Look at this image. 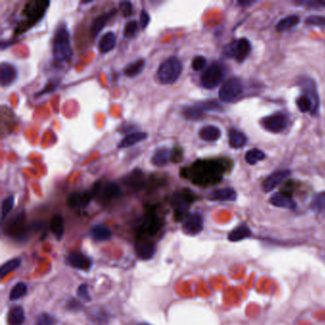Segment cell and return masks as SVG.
I'll list each match as a JSON object with an SVG mask.
<instances>
[{
    "label": "cell",
    "instance_id": "28",
    "mask_svg": "<svg viewBox=\"0 0 325 325\" xmlns=\"http://www.w3.org/2000/svg\"><path fill=\"white\" fill-rule=\"evenodd\" d=\"M8 325H22L25 322V312L21 306H14L10 309L7 318Z\"/></svg>",
    "mask_w": 325,
    "mask_h": 325
},
{
    "label": "cell",
    "instance_id": "35",
    "mask_svg": "<svg viewBox=\"0 0 325 325\" xmlns=\"http://www.w3.org/2000/svg\"><path fill=\"white\" fill-rule=\"evenodd\" d=\"M144 67H145V60L143 58H140L127 65L124 69V73L128 77H135L142 72Z\"/></svg>",
    "mask_w": 325,
    "mask_h": 325
},
{
    "label": "cell",
    "instance_id": "45",
    "mask_svg": "<svg viewBox=\"0 0 325 325\" xmlns=\"http://www.w3.org/2000/svg\"><path fill=\"white\" fill-rule=\"evenodd\" d=\"M119 9L122 13V15L125 18H128L132 16L133 14V5L130 1H122L119 3Z\"/></svg>",
    "mask_w": 325,
    "mask_h": 325
},
{
    "label": "cell",
    "instance_id": "16",
    "mask_svg": "<svg viewBox=\"0 0 325 325\" xmlns=\"http://www.w3.org/2000/svg\"><path fill=\"white\" fill-rule=\"evenodd\" d=\"M66 263L74 269L82 271H89L92 268V260L87 255L78 252H72L67 255Z\"/></svg>",
    "mask_w": 325,
    "mask_h": 325
},
{
    "label": "cell",
    "instance_id": "7",
    "mask_svg": "<svg viewBox=\"0 0 325 325\" xmlns=\"http://www.w3.org/2000/svg\"><path fill=\"white\" fill-rule=\"evenodd\" d=\"M31 228V226L29 227L25 223V213L19 212L8 221L6 225V234L18 240H25L29 236Z\"/></svg>",
    "mask_w": 325,
    "mask_h": 325
},
{
    "label": "cell",
    "instance_id": "21",
    "mask_svg": "<svg viewBox=\"0 0 325 325\" xmlns=\"http://www.w3.org/2000/svg\"><path fill=\"white\" fill-rule=\"evenodd\" d=\"M207 199L211 201H234L236 199V193L232 188H222L212 191Z\"/></svg>",
    "mask_w": 325,
    "mask_h": 325
},
{
    "label": "cell",
    "instance_id": "11",
    "mask_svg": "<svg viewBox=\"0 0 325 325\" xmlns=\"http://www.w3.org/2000/svg\"><path fill=\"white\" fill-rule=\"evenodd\" d=\"M287 117L283 114L277 113L261 119V126L268 132L278 134L283 132L287 127Z\"/></svg>",
    "mask_w": 325,
    "mask_h": 325
},
{
    "label": "cell",
    "instance_id": "41",
    "mask_svg": "<svg viewBox=\"0 0 325 325\" xmlns=\"http://www.w3.org/2000/svg\"><path fill=\"white\" fill-rule=\"evenodd\" d=\"M15 204V199L13 196L7 197L3 201H2V207H1V218L4 220L6 217L10 214V212L14 208Z\"/></svg>",
    "mask_w": 325,
    "mask_h": 325
},
{
    "label": "cell",
    "instance_id": "5",
    "mask_svg": "<svg viewBox=\"0 0 325 325\" xmlns=\"http://www.w3.org/2000/svg\"><path fill=\"white\" fill-rule=\"evenodd\" d=\"M252 51V45L246 38L233 40L223 48V53L227 57L234 58L237 62L244 61Z\"/></svg>",
    "mask_w": 325,
    "mask_h": 325
},
{
    "label": "cell",
    "instance_id": "44",
    "mask_svg": "<svg viewBox=\"0 0 325 325\" xmlns=\"http://www.w3.org/2000/svg\"><path fill=\"white\" fill-rule=\"evenodd\" d=\"M183 159V153H182V149L180 147H175L171 150V154H170V161L172 162L179 163L181 162Z\"/></svg>",
    "mask_w": 325,
    "mask_h": 325
},
{
    "label": "cell",
    "instance_id": "4",
    "mask_svg": "<svg viewBox=\"0 0 325 325\" xmlns=\"http://www.w3.org/2000/svg\"><path fill=\"white\" fill-rule=\"evenodd\" d=\"M225 75V66L220 62H213L201 74V84L204 88L212 90L217 88Z\"/></svg>",
    "mask_w": 325,
    "mask_h": 325
},
{
    "label": "cell",
    "instance_id": "19",
    "mask_svg": "<svg viewBox=\"0 0 325 325\" xmlns=\"http://www.w3.org/2000/svg\"><path fill=\"white\" fill-rule=\"evenodd\" d=\"M0 75H1V85L3 87L12 85L18 76L17 69L14 65L8 62H2L0 65Z\"/></svg>",
    "mask_w": 325,
    "mask_h": 325
},
{
    "label": "cell",
    "instance_id": "23",
    "mask_svg": "<svg viewBox=\"0 0 325 325\" xmlns=\"http://www.w3.org/2000/svg\"><path fill=\"white\" fill-rule=\"evenodd\" d=\"M296 103H297V106H298L299 110L302 113L311 112L313 115L318 114L319 107L316 105V103L313 101V99L305 93H303L301 96L298 97Z\"/></svg>",
    "mask_w": 325,
    "mask_h": 325
},
{
    "label": "cell",
    "instance_id": "39",
    "mask_svg": "<svg viewBox=\"0 0 325 325\" xmlns=\"http://www.w3.org/2000/svg\"><path fill=\"white\" fill-rule=\"evenodd\" d=\"M311 208L318 212H325V192L319 193L313 198Z\"/></svg>",
    "mask_w": 325,
    "mask_h": 325
},
{
    "label": "cell",
    "instance_id": "33",
    "mask_svg": "<svg viewBox=\"0 0 325 325\" xmlns=\"http://www.w3.org/2000/svg\"><path fill=\"white\" fill-rule=\"evenodd\" d=\"M300 21H301V19L298 16L292 15V16H289V17H286V18L280 19L276 25V29L279 32H284V31L290 30L292 28H295L296 26L299 25Z\"/></svg>",
    "mask_w": 325,
    "mask_h": 325
},
{
    "label": "cell",
    "instance_id": "2",
    "mask_svg": "<svg viewBox=\"0 0 325 325\" xmlns=\"http://www.w3.org/2000/svg\"><path fill=\"white\" fill-rule=\"evenodd\" d=\"M54 57L56 61H70L72 51L70 44V34L65 25H60L55 31L53 47Z\"/></svg>",
    "mask_w": 325,
    "mask_h": 325
},
{
    "label": "cell",
    "instance_id": "51",
    "mask_svg": "<svg viewBox=\"0 0 325 325\" xmlns=\"http://www.w3.org/2000/svg\"><path fill=\"white\" fill-rule=\"evenodd\" d=\"M148 325V324H140V325Z\"/></svg>",
    "mask_w": 325,
    "mask_h": 325
},
{
    "label": "cell",
    "instance_id": "40",
    "mask_svg": "<svg viewBox=\"0 0 325 325\" xmlns=\"http://www.w3.org/2000/svg\"><path fill=\"white\" fill-rule=\"evenodd\" d=\"M139 30V25L136 20H130L124 26L123 30V36L125 38H133L137 34Z\"/></svg>",
    "mask_w": 325,
    "mask_h": 325
},
{
    "label": "cell",
    "instance_id": "48",
    "mask_svg": "<svg viewBox=\"0 0 325 325\" xmlns=\"http://www.w3.org/2000/svg\"><path fill=\"white\" fill-rule=\"evenodd\" d=\"M150 20H151V18H150V16H149L148 12L143 9L140 13V26H141V28L145 29L148 26Z\"/></svg>",
    "mask_w": 325,
    "mask_h": 325
},
{
    "label": "cell",
    "instance_id": "32",
    "mask_svg": "<svg viewBox=\"0 0 325 325\" xmlns=\"http://www.w3.org/2000/svg\"><path fill=\"white\" fill-rule=\"evenodd\" d=\"M50 228L57 239H61L64 235V221L63 217L59 215H55L52 217L50 222Z\"/></svg>",
    "mask_w": 325,
    "mask_h": 325
},
{
    "label": "cell",
    "instance_id": "29",
    "mask_svg": "<svg viewBox=\"0 0 325 325\" xmlns=\"http://www.w3.org/2000/svg\"><path fill=\"white\" fill-rule=\"evenodd\" d=\"M116 44V35L113 32H109L101 36L98 42V48L101 53H109L115 49Z\"/></svg>",
    "mask_w": 325,
    "mask_h": 325
},
{
    "label": "cell",
    "instance_id": "46",
    "mask_svg": "<svg viewBox=\"0 0 325 325\" xmlns=\"http://www.w3.org/2000/svg\"><path fill=\"white\" fill-rule=\"evenodd\" d=\"M77 295L78 297H80L83 301H86V302H89L91 301V296L89 294V291H88V285L87 284H81L78 289H77Z\"/></svg>",
    "mask_w": 325,
    "mask_h": 325
},
{
    "label": "cell",
    "instance_id": "26",
    "mask_svg": "<svg viewBox=\"0 0 325 325\" xmlns=\"http://www.w3.org/2000/svg\"><path fill=\"white\" fill-rule=\"evenodd\" d=\"M148 137L147 133L144 132H135V133H131L128 134L123 140L118 143V148H128L131 147L137 143H140L141 141L146 140Z\"/></svg>",
    "mask_w": 325,
    "mask_h": 325
},
{
    "label": "cell",
    "instance_id": "3",
    "mask_svg": "<svg viewBox=\"0 0 325 325\" xmlns=\"http://www.w3.org/2000/svg\"><path fill=\"white\" fill-rule=\"evenodd\" d=\"M182 64L177 56H170L160 65L157 76L161 83L171 85L175 83L181 76Z\"/></svg>",
    "mask_w": 325,
    "mask_h": 325
},
{
    "label": "cell",
    "instance_id": "49",
    "mask_svg": "<svg viewBox=\"0 0 325 325\" xmlns=\"http://www.w3.org/2000/svg\"><path fill=\"white\" fill-rule=\"evenodd\" d=\"M67 305H68V308L71 311H78L82 308V304L78 301L74 300V299H72L71 301H69Z\"/></svg>",
    "mask_w": 325,
    "mask_h": 325
},
{
    "label": "cell",
    "instance_id": "18",
    "mask_svg": "<svg viewBox=\"0 0 325 325\" xmlns=\"http://www.w3.org/2000/svg\"><path fill=\"white\" fill-rule=\"evenodd\" d=\"M124 183L125 185L128 186L129 188L135 191L142 190L146 185V181L143 172L140 169H135L124 179Z\"/></svg>",
    "mask_w": 325,
    "mask_h": 325
},
{
    "label": "cell",
    "instance_id": "22",
    "mask_svg": "<svg viewBox=\"0 0 325 325\" xmlns=\"http://www.w3.org/2000/svg\"><path fill=\"white\" fill-rule=\"evenodd\" d=\"M116 14V10L113 9L107 13L102 14L101 16L97 17L92 23L91 26V34L93 36H96L103 29L104 27L107 25V23L111 20V18L115 16Z\"/></svg>",
    "mask_w": 325,
    "mask_h": 325
},
{
    "label": "cell",
    "instance_id": "6",
    "mask_svg": "<svg viewBox=\"0 0 325 325\" xmlns=\"http://www.w3.org/2000/svg\"><path fill=\"white\" fill-rule=\"evenodd\" d=\"M244 92L243 84L237 77H232L226 80L219 89L218 96L224 102L233 103L237 101Z\"/></svg>",
    "mask_w": 325,
    "mask_h": 325
},
{
    "label": "cell",
    "instance_id": "24",
    "mask_svg": "<svg viewBox=\"0 0 325 325\" xmlns=\"http://www.w3.org/2000/svg\"><path fill=\"white\" fill-rule=\"evenodd\" d=\"M199 138L202 140L213 142L219 140L221 137V131L218 127L214 125H207L202 127L199 133Z\"/></svg>",
    "mask_w": 325,
    "mask_h": 325
},
{
    "label": "cell",
    "instance_id": "12",
    "mask_svg": "<svg viewBox=\"0 0 325 325\" xmlns=\"http://www.w3.org/2000/svg\"><path fill=\"white\" fill-rule=\"evenodd\" d=\"M156 244L145 236H139L136 241L135 251L140 259L148 260L151 259L156 254Z\"/></svg>",
    "mask_w": 325,
    "mask_h": 325
},
{
    "label": "cell",
    "instance_id": "27",
    "mask_svg": "<svg viewBox=\"0 0 325 325\" xmlns=\"http://www.w3.org/2000/svg\"><path fill=\"white\" fill-rule=\"evenodd\" d=\"M228 141L231 148L239 149L245 146L247 142V138L242 132L236 129H230L228 133Z\"/></svg>",
    "mask_w": 325,
    "mask_h": 325
},
{
    "label": "cell",
    "instance_id": "1",
    "mask_svg": "<svg viewBox=\"0 0 325 325\" xmlns=\"http://www.w3.org/2000/svg\"><path fill=\"white\" fill-rule=\"evenodd\" d=\"M225 167L217 161H197L181 170L182 178L189 180L193 184L209 187L219 182Z\"/></svg>",
    "mask_w": 325,
    "mask_h": 325
},
{
    "label": "cell",
    "instance_id": "30",
    "mask_svg": "<svg viewBox=\"0 0 325 325\" xmlns=\"http://www.w3.org/2000/svg\"><path fill=\"white\" fill-rule=\"evenodd\" d=\"M91 235L94 240L107 241L112 237V231L107 226L98 224L92 228Z\"/></svg>",
    "mask_w": 325,
    "mask_h": 325
},
{
    "label": "cell",
    "instance_id": "13",
    "mask_svg": "<svg viewBox=\"0 0 325 325\" xmlns=\"http://www.w3.org/2000/svg\"><path fill=\"white\" fill-rule=\"evenodd\" d=\"M183 231L187 235H196L203 230V218L198 213L189 214L183 220Z\"/></svg>",
    "mask_w": 325,
    "mask_h": 325
},
{
    "label": "cell",
    "instance_id": "25",
    "mask_svg": "<svg viewBox=\"0 0 325 325\" xmlns=\"http://www.w3.org/2000/svg\"><path fill=\"white\" fill-rule=\"evenodd\" d=\"M204 113L205 111L201 105V102L196 103L191 106H186L182 110V116H184L186 119L192 121L200 119Z\"/></svg>",
    "mask_w": 325,
    "mask_h": 325
},
{
    "label": "cell",
    "instance_id": "17",
    "mask_svg": "<svg viewBox=\"0 0 325 325\" xmlns=\"http://www.w3.org/2000/svg\"><path fill=\"white\" fill-rule=\"evenodd\" d=\"M93 199V195L92 191L83 192V193L75 192V193L71 194L68 197L67 203H68V206L72 209L83 208V207H86L92 201Z\"/></svg>",
    "mask_w": 325,
    "mask_h": 325
},
{
    "label": "cell",
    "instance_id": "50",
    "mask_svg": "<svg viewBox=\"0 0 325 325\" xmlns=\"http://www.w3.org/2000/svg\"><path fill=\"white\" fill-rule=\"evenodd\" d=\"M237 3H238V5H240V6H246V5H251V4H253L254 1H245V2H243V1H238Z\"/></svg>",
    "mask_w": 325,
    "mask_h": 325
},
{
    "label": "cell",
    "instance_id": "37",
    "mask_svg": "<svg viewBox=\"0 0 325 325\" xmlns=\"http://www.w3.org/2000/svg\"><path fill=\"white\" fill-rule=\"evenodd\" d=\"M265 159V153L259 149H251L249 150L246 155H245V161L246 162L251 164V165H255L257 162L263 161Z\"/></svg>",
    "mask_w": 325,
    "mask_h": 325
},
{
    "label": "cell",
    "instance_id": "10",
    "mask_svg": "<svg viewBox=\"0 0 325 325\" xmlns=\"http://www.w3.org/2000/svg\"><path fill=\"white\" fill-rule=\"evenodd\" d=\"M49 1H31L28 2L24 8L23 14L27 18V28L31 27L33 24L36 23L43 18L47 8L49 6Z\"/></svg>",
    "mask_w": 325,
    "mask_h": 325
},
{
    "label": "cell",
    "instance_id": "34",
    "mask_svg": "<svg viewBox=\"0 0 325 325\" xmlns=\"http://www.w3.org/2000/svg\"><path fill=\"white\" fill-rule=\"evenodd\" d=\"M170 154L171 150L167 148L158 149L152 158V163L158 167L165 166L170 161Z\"/></svg>",
    "mask_w": 325,
    "mask_h": 325
},
{
    "label": "cell",
    "instance_id": "36",
    "mask_svg": "<svg viewBox=\"0 0 325 325\" xmlns=\"http://www.w3.org/2000/svg\"><path fill=\"white\" fill-rule=\"evenodd\" d=\"M21 264V258L16 257L11 260L6 261L0 268V277L1 279H4L6 276L17 270Z\"/></svg>",
    "mask_w": 325,
    "mask_h": 325
},
{
    "label": "cell",
    "instance_id": "43",
    "mask_svg": "<svg viewBox=\"0 0 325 325\" xmlns=\"http://www.w3.org/2000/svg\"><path fill=\"white\" fill-rule=\"evenodd\" d=\"M206 65V58L202 55H197L192 61V68L194 71H200L204 69Z\"/></svg>",
    "mask_w": 325,
    "mask_h": 325
},
{
    "label": "cell",
    "instance_id": "42",
    "mask_svg": "<svg viewBox=\"0 0 325 325\" xmlns=\"http://www.w3.org/2000/svg\"><path fill=\"white\" fill-rule=\"evenodd\" d=\"M305 23L309 26H318L325 28V17L321 16H312L305 19Z\"/></svg>",
    "mask_w": 325,
    "mask_h": 325
},
{
    "label": "cell",
    "instance_id": "20",
    "mask_svg": "<svg viewBox=\"0 0 325 325\" xmlns=\"http://www.w3.org/2000/svg\"><path fill=\"white\" fill-rule=\"evenodd\" d=\"M270 203L279 208L295 210L297 208V202L288 195L282 193H276L270 198Z\"/></svg>",
    "mask_w": 325,
    "mask_h": 325
},
{
    "label": "cell",
    "instance_id": "31",
    "mask_svg": "<svg viewBox=\"0 0 325 325\" xmlns=\"http://www.w3.org/2000/svg\"><path fill=\"white\" fill-rule=\"evenodd\" d=\"M251 233L250 228L247 225H239L229 233L228 239L232 242H237L249 237Z\"/></svg>",
    "mask_w": 325,
    "mask_h": 325
},
{
    "label": "cell",
    "instance_id": "9",
    "mask_svg": "<svg viewBox=\"0 0 325 325\" xmlns=\"http://www.w3.org/2000/svg\"><path fill=\"white\" fill-rule=\"evenodd\" d=\"M92 193L93 198L98 199L100 201L109 202L121 196V189L116 182L108 181L102 183L101 181H97L93 186Z\"/></svg>",
    "mask_w": 325,
    "mask_h": 325
},
{
    "label": "cell",
    "instance_id": "14",
    "mask_svg": "<svg viewBox=\"0 0 325 325\" xmlns=\"http://www.w3.org/2000/svg\"><path fill=\"white\" fill-rule=\"evenodd\" d=\"M291 175V171L289 170H280L274 172L270 176H268L262 182V190L265 193H269L280 185L289 176Z\"/></svg>",
    "mask_w": 325,
    "mask_h": 325
},
{
    "label": "cell",
    "instance_id": "8",
    "mask_svg": "<svg viewBox=\"0 0 325 325\" xmlns=\"http://www.w3.org/2000/svg\"><path fill=\"white\" fill-rule=\"evenodd\" d=\"M195 200L194 195L189 190L175 193L172 198V205L175 211V217L178 221L184 220L189 205Z\"/></svg>",
    "mask_w": 325,
    "mask_h": 325
},
{
    "label": "cell",
    "instance_id": "15",
    "mask_svg": "<svg viewBox=\"0 0 325 325\" xmlns=\"http://www.w3.org/2000/svg\"><path fill=\"white\" fill-rule=\"evenodd\" d=\"M161 226V219L154 213H150L145 217L144 221L140 226V236L146 237L147 235H154L159 232Z\"/></svg>",
    "mask_w": 325,
    "mask_h": 325
},
{
    "label": "cell",
    "instance_id": "47",
    "mask_svg": "<svg viewBox=\"0 0 325 325\" xmlns=\"http://www.w3.org/2000/svg\"><path fill=\"white\" fill-rule=\"evenodd\" d=\"M35 325H54V320L50 315L42 314L36 318Z\"/></svg>",
    "mask_w": 325,
    "mask_h": 325
},
{
    "label": "cell",
    "instance_id": "38",
    "mask_svg": "<svg viewBox=\"0 0 325 325\" xmlns=\"http://www.w3.org/2000/svg\"><path fill=\"white\" fill-rule=\"evenodd\" d=\"M28 291L27 285L24 282L17 283L10 292V300L11 301H18L26 296Z\"/></svg>",
    "mask_w": 325,
    "mask_h": 325
}]
</instances>
